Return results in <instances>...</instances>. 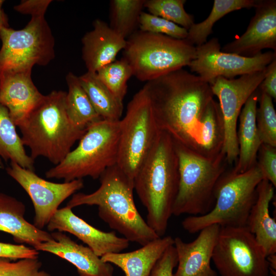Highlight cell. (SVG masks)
<instances>
[{
	"label": "cell",
	"mask_w": 276,
	"mask_h": 276,
	"mask_svg": "<svg viewBox=\"0 0 276 276\" xmlns=\"http://www.w3.org/2000/svg\"><path fill=\"white\" fill-rule=\"evenodd\" d=\"M143 87L160 129L197 152L200 120L213 98L211 85L182 68L148 81Z\"/></svg>",
	"instance_id": "6da1fadb"
},
{
	"label": "cell",
	"mask_w": 276,
	"mask_h": 276,
	"mask_svg": "<svg viewBox=\"0 0 276 276\" xmlns=\"http://www.w3.org/2000/svg\"><path fill=\"white\" fill-rule=\"evenodd\" d=\"M135 191L147 211L146 222L159 237L167 231L179 186L174 141L162 130L134 179Z\"/></svg>",
	"instance_id": "7a4b0ae2"
},
{
	"label": "cell",
	"mask_w": 276,
	"mask_h": 276,
	"mask_svg": "<svg viewBox=\"0 0 276 276\" xmlns=\"http://www.w3.org/2000/svg\"><path fill=\"white\" fill-rule=\"evenodd\" d=\"M100 186L90 194L73 195L66 206H98L99 217L129 242L144 245L158 238L138 211L134 200L133 180L116 164L99 178Z\"/></svg>",
	"instance_id": "3957f363"
},
{
	"label": "cell",
	"mask_w": 276,
	"mask_h": 276,
	"mask_svg": "<svg viewBox=\"0 0 276 276\" xmlns=\"http://www.w3.org/2000/svg\"><path fill=\"white\" fill-rule=\"evenodd\" d=\"M66 92L54 90L44 95L38 104L18 125L24 146L35 160L43 157L56 165L72 150L86 129L75 126L66 111Z\"/></svg>",
	"instance_id": "277c9868"
},
{
	"label": "cell",
	"mask_w": 276,
	"mask_h": 276,
	"mask_svg": "<svg viewBox=\"0 0 276 276\" xmlns=\"http://www.w3.org/2000/svg\"><path fill=\"white\" fill-rule=\"evenodd\" d=\"M120 120L100 119L90 124L79 140L58 164L47 170V178L70 182L90 177L98 179L105 171L117 163Z\"/></svg>",
	"instance_id": "5b68a950"
},
{
	"label": "cell",
	"mask_w": 276,
	"mask_h": 276,
	"mask_svg": "<svg viewBox=\"0 0 276 276\" xmlns=\"http://www.w3.org/2000/svg\"><path fill=\"white\" fill-rule=\"evenodd\" d=\"M263 179L257 163L247 171L237 173L233 170L223 173L214 191L215 202L208 213L190 216L181 225L190 234L199 232L208 226L244 227L257 196V187Z\"/></svg>",
	"instance_id": "8992f818"
},
{
	"label": "cell",
	"mask_w": 276,
	"mask_h": 276,
	"mask_svg": "<svg viewBox=\"0 0 276 276\" xmlns=\"http://www.w3.org/2000/svg\"><path fill=\"white\" fill-rule=\"evenodd\" d=\"M174 141L178 157L179 186L172 215H204L215 202L216 184L224 173L221 152L215 157H206Z\"/></svg>",
	"instance_id": "52a82bcc"
},
{
	"label": "cell",
	"mask_w": 276,
	"mask_h": 276,
	"mask_svg": "<svg viewBox=\"0 0 276 276\" xmlns=\"http://www.w3.org/2000/svg\"><path fill=\"white\" fill-rule=\"evenodd\" d=\"M196 57V47L186 39L139 31L126 39L123 58L133 75L148 82L189 66Z\"/></svg>",
	"instance_id": "ba28073f"
},
{
	"label": "cell",
	"mask_w": 276,
	"mask_h": 276,
	"mask_svg": "<svg viewBox=\"0 0 276 276\" xmlns=\"http://www.w3.org/2000/svg\"><path fill=\"white\" fill-rule=\"evenodd\" d=\"M162 130L154 115L149 95L143 87L129 102L120 120L117 165L133 180L155 144Z\"/></svg>",
	"instance_id": "9c48e42d"
},
{
	"label": "cell",
	"mask_w": 276,
	"mask_h": 276,
	"mask_svg": "<svg viewBox=\"0 0 276 276\" xmlns=\"http://www.w3.org/2000/svg\"><path fill=\"white\" fill-rule=\"evenodd\" d=\"M0 79L7 75L32 71L46 65L55 56V39L44 16H31L22 29L0 31Z\"/></svg>",
	"instance_id": "30bf717a"
},
{
	"label": "cell",
	"mask_w": 276,
	"mask_h": 276,
	"mask_svg": "<svg viewBox=\"0 0 276 276\" xmlns=\"http://www.w3.org/2000/svg\"><path fill=\"white\" fill-rule=\"evenodd\" d=\"M212 260L220 276H268L267 256L244 227H221Z\"/></svg>",
	"instance_id": "8fae6325"
},
{
	"label": "cell",
	"mask_w": 276,
	"mask_h": 276,
	"mask_svg": "<svg viewBox=\"0 0 276 276\" xmlns=\"http://www.w3.org/2000/svg\"><path fill=\"white\" fill-rule=\"evenodd\" d=\"M266 67L263 70L228 79L219 77L211 85L217 97L222 117L223 142L222 152L227 162L232 164L239 155L237 125L243 106L263 80Z\"/></svg>",
	"instance_id": "7c38bea8"
},
{
	"label": "cell",
	"mask_w": 276,
	"mask_h": 276,
	"mask_svg": "<svg viewBox=\"0 0 276 276\" xmlns=\"http://www.w3.org/2000/svg\"><path fill=\"white\" fill-rule=\"evenodd\" d=\"M196 58L188 66L211 85L219 77L231 79L263 70L276 57V52L261 53L252 57L224 52L217 38L196 46Z\"/></svg>",
	"instance_id": "4fadbf2b"
},
{
	"label": "cell",
	"mask_w": 276,
	"mask_h": 276,
	"mask_svg": "<svg viewBox=\"0 0 276 276\" xmlns=\"http://www.w3.org/2000/svg\"><path fill=\"white\" fill-rule=\"evenodd\" d=\"M6 170L30 197L34 209L33 225L40 229L47 226L62 202L84 187L82 179L63 183L47 180L13 162Z\"/></svg>",
	"instance_id": "5bb4252c"
},
{
	"label": "cell",
	"mask_w": 276,
	"mask_h": 276,
	"mask_svg": "<svg viewBox=\"0 0 276 276\" xmlns=\"http://www.w3.org/2000/svg\"><path fill=\"white\" fill-rule=\"evenodd\" d=\"M256 13L246 31L222 51L252 57L265 49L276 51V1L258 0Z\"/></svg>",
	"instance_id": "9a60e30c"
},
{
	"label": "cell",
	"mask_w": 276,
	"mask_h": 276,
	"mask_svg": "<svg viewBox=\"0 0 276 276\" xmlns=\"http://www.w3.org/2000/svg\"><path fill=\"white\" fill-rule=\"evenodd\" d=\"M72 209H58L47 226L49 231L67 232L86 244L98 256L120 252L128 248L129 241L118 237L115 231L103 232L75 215Z\"/></svg>",
	"instance_id": "2e32d148"
},
{
	"label": "cell",
	"mask_w": 276,
	"mask_h": 276,
	"mask_svg": "<svg viewBox=\"0 0 276 276\" xmlns=\"http://www.w3.org/2000/svg\"><path fill=\"white\" fill-rule=\"evenodd\" d=\"M220 229L218 224L205 227L191 242H185L178 237L174 239L178 262L173 276H217L211 261Z\"/></svg>",
	"instance_id": "e0dca14e"
},
{
	"label": "cell",
	"mask_w": 276,
	"mask_h": 276,
	"mask_svg": "<svg viewBox=\"0 0 276 276\" xmlns=\"http://www.w3.org/2000/svg\"><path fill=\"white\" fill-rule=\"evenodd\" d=\"M51 234L52 240L34 248L66 260L76 267L79 276H113L111 264L103 262L90 248L78 244L63 232Z\"/></svg>",
	"instance_id": "ac0fdd59"
},
{
	"label": "cell",
	"mask_w": 276,
	"mask_h": 276,
	"mask_svg": "<svg viewBox=\"0 0 276 276\" xmlns=\"http://www.w3.org/2000/svg\"><path fill=\"white\" fill-rule=\"evenodd\" d=\"M31 72L9 74L0 79V103L8 109L16 126L44 96L33 82Z\"/></svg>",
	"instance_id": "d6986e66"
},
{
	"label": "cell",
	"mask_w": 276,
	"mask_h": 276,
	"mask_svg": "<svg viewBox=\"0 0 276 276\" xmlns=\"http://www.w3.org/2000/svg\"><path fill=\"white\" fill-rule=\"evenodd\" d=\"M93 26L82 38V58L87 71L96 73L115 60L125 47L126 39L100 19L95 20Z\"/></svg>",
	"instance_id": "ffe728a7"
},
{
	"label": "cell",
	"mask_w": 276,
	"mask_h": 276,
	"mask_svg": "<svg viewBox=\"0 0 276 276\" xmlns=\"http://www.w3.org/2000/svg\"><path fill=\"white\" fill-rule=\"evenodd\" d=\"M25 205L16 198L0 192V231L11 235L14 240L33 248L53 238L25 219Z\"/></svg>",
	"instance_id": "44dd1931"
},
{
	"label": "cell",
	"mask_w": 276,
	"mask_h": 276,
	"mask_svg": "<svg viewBox=\"0 0 276 276\" xmlns=\"http://www.w3.org/2000/svg\"><path fill=\"white\" fill-rule=\"evenodd\" d=\"M273 186L263 179L257 187V196L249 214L246 227L264 250L266 256L276 254V222L269 212L274 196Z\"/></svg>",
	"instance_id": "7402d4cb"
},
{
	"label": "cell",
	"mask_w": 276,
	"mask_h": 276,
	"mask_svg": "<svg viewBox=\"0 0 276 276\" xmlns=\"http://www.w3.org/2000/svg\"><path fill=\"white\" fill-rule=\"evenodd\" d=\"M173 244L174 238L171 236H163L135 250L107 254L100 258L103 262L119 267L125 276H149L166 249Z\"/></svg>",
	"instance_id": "603a6c76"
},
{
	"label": "cell",
	"mask_w": 276,
	"mask_h": 276,
	"mask_svg": "<svg viewBox=\"0 0 276 276\" xmlns=\"http://www.w3.org/2000/svg\"><path fill=\"white\" fill-rule=\"evenodd\" d=\"M258 92L257 88L248 99L239 117V155L233 170L237 173L247 171L257 163L258 152L262 144L256 124Z\"/></svg>",
	"instance_id": "cb8c5ba5"
},
{
	"label": "cell",
	"mask_w": 276,
	"mask_h": 276,
	"mask_svg": "<svg viewBox=\"0 0 276 276\" xmlns=\"http://www.w3.org/2000/svg\"><path fill=\"white\" fill-rule=\"evenodd\" d=\"M8 109L0 103V167L10 160L24 168L35 171L34 160L25 151Z\"/></svg>",
	"instance_id": "d4e9b609"
},
{
	"label": "cell",
	"mask_w": 276,
	"mask_h": 276,
	"mask_svg": "<svg viewBox=\"0 0 276 276\" xmlns=\"http://www.w3.org/2000/svg\"><path fill=\"white\" fill-rule=\"evenodd\" d=\"M78 78L94 109L102 119L111 121L121 120L123 111V101L106 87L96 73L87 71Z\"/></svg>",
	"instance_id": "484cf974"
},
{
	"label": "cell",
	"mask_w": 276,
	"mask_h": 276,
	"mask_svg": "<svg viewBox=\"0 0 276 276\" xmlns=\"http://www.w3.org/2000/svg\"><path fill=\"white\" fill-rule=\"evenodd\" d=\"M223 126L219 104L211 99L200 120L198 152L206 157H215L222 151Z\"/></svg>",
	"instance_id": "4316f807"
},
{
	"label": "cell",
	"mask_w": 276,
	"mask_h": 276,
	"mask_svg": "<svg viewBox=\"0 0 276 276\" xmlns=\"http://www.w3.org/2000/svg\"><path fill=\"white\" fill-rule=\"evenodd\" d=\"M68 86L65 99L67 116L72 123L80 129H86L93 122L102 119L94 109L78 77L70 72L66 77Z\"/></svg>",
	"instance_id": "83f0119b"
},
{
	"label": "cell",
	"mask_w": 276,
	"mask_h": 276,
	"mask_svg": "<svg viewBox=\"0 0 276 276\" xmlns=\"http://www.w3.org/2000/svg\"><path fill=\"white\" fill-rule=\"evenodd\" d=\"M258 0H215L208 17L203 21L194 24L188 30L186 39L199 46L205 43L212 32L216 21L227 14L243 8L255 7Z\"/></svg>",
	"instance_id": "f1b7e54d"
},
{
	"label": "cell",
	"mask_w": 276,
	"mask_h": 276,
	"mask_svg": "<svg viewBox=\"0 0 276 276\" xmlns=\"http://www.w3.org/2000/svg\"><path fill=\"white\" fill-rule=\"evenodd\" d=\"M145 0H112L110 5V25L126 39L135 32L144 7Z\"/></svg>",
	"instance_id": "f546056e"
},
{
	"label": "cell",
	"mask_w": 276,
	"mask_h": 276,
	"mask_svg": "<svg viewBox=\"0 0 276 276\" xmlns=\"http://www.w3.org/2000/svg\"><path fill=\"white\" fill-rule=\"evenodd\" d=\"M96 74L106 87L123 101L127 93V81L133 75L128 62L124 58L114 60L101 68Z\"/></svg>",
	"instance_id": "4dcf8cb0"
},
{
	"label": "cell",
	"mask_w": 276,
	"mask_h": 276,
	"mask_svg": "<svg viewBox=\"0 0 276 276\" xmlns=\"http://www.w3.org/2000/svg\"><path fill=\"white\" fill-rule=\"evenodd\" d=\"M185 0H145L149 13L170 21L187 30L194 24L193 15L185 8Z\"/></svg>",
	"instance_id": "1f68e13d"
},
{
	"label": "cell",
	"mask_w": 276,
	"mask_h": 276,
	"mask_svg": "<svg viewBox=\"0 0 276 276\" xmlns=\"http://www.w3.org/2000/svg\"><path fill=\"white\" fill-rule=\"evenodd\" d=\"M258 101L256 124L260 138L262 144L276 147V112L272 99L261 92Z\"/></svg>",
	"instance_id": "d6a6232c"
},
{
	"label": "cell",
	"mask_w": 276,
	"mask_h": 276,
	"mask_svg": "<svg viewBox=\"0 0 276 276\" xmlns=\"http://www.w3.org/2000/svg\"><path fill=\"white\" fill-rule=\"evenodd\" d=\"M141 31L161 34L179 39H186L188 30L162 17L142 12L139 18Z\"/></svg>",
	"instance_id": "836d02e7"
},
{
	"label": "cell",
	"mask_w": 276,
	"mask_h": 276,
	"mask_svg": "<svg viewBox=\"0 0 276 276\" xmlns=\"http://www.w3.org/2000/svg\"><path fill=\"white\" fill-rule=\"evenodd\" d=\"M0 257V276H51L41 270L42 263L38 258H26L11 261Z\"/></svg>",
	"instance_id": "e575fe53"
},
{
	"label": "cell",
	"mask_w": 276,
	"mask_h": 276,
	"mask_svg": "<svg viewBox=\"0 0 276 276\" xmlns=\"http://www.w3.org/2000/svg\"><path fill=\"white\" fill-rule=\"evenodd\" d=\"M257 162L263 176V179L269 181L276 187V149L275 147L262 144L258 152Z\"/></svg>",
	"instance_id": "d590c367"
},
{
	"label": "cell",
	"mask_w": 276,
	"mask_h": 276,
	"mask_svg": "<svg viewBox=\"0 0 276 276\" xmlns=\"http://www.w3.org/2000/svg\"><path fill=\"white\" fill-rule=\"evenodd\" d=\"M177 262L176 250L173 245L166 249L157 261L149 276H173V269Z\"/></svg>",
	"instance_id": "8d00e7d4"
},
{
	"label": "cell",
	"mask_w": 276,
	"mask_h": 276,
	"mask_svg": "<svg viewBox=\"0 0 276 276\" xmlns=\"http://www.w3.org/2000/svg\"><path fill=\"white\" fill-rule=\"evenodd\" d=\"M39 251L34 248L22 244L0 242V257L13 260L21 259L38 258Z\"/></svg>",
	"instance_id": "74e56055"
},
{
	"label": "cell",
	"mask_w": 276,
	"mask_h": 276,
	"mask_svg": "<svg viewBox=\"0 0 276 276\" xmlns=\"http://www.w3.org/2000/svg\"><path fill=\"white\" fill-rule=\"evenodd\" d=\"M51 0H25L15 6V11L23 14H30L31 16H44V14Z\"/></svg>",
	"instance_id": "f35d334b"
},
{
	"label": "cell",
	"mask_w": 276,
	"mask_h": 276,
	"mask_svg": "<svg viewBox=\"0 0 276 276\" xmlns=\"http://www.w3.org/2000/svg\"><path fill=\"white\" fill-rule=\"evenodd\" d=\"M261 92L276 99V57L266 67L265 76L259 86Z\"/></svg>",
	"instance_id": "ab89813d"
},
{
	"label": "cell",
	"mask_w": 276,
	"mask_h": 276,
	"mask_svg": "<svg viewBox=\"0 0 276 276\" xmlns=\"http://www.w3.org/2000/svg\"><path fill=\"white\" fill-rule=\"evenodd\" d=\"M4 1L0 0V31L4 28H9L8 17L5 13L2 6Z\"/></svg>",
	"instance_id": "60d3db41"
}]
</instances>
